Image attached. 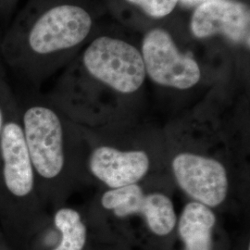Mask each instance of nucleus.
<instances>
[{
	"mask_svg": "<svg viewBox=\"0 0 250 250\" xmlns=\"http://www.w3.org/2000/svg\"><path fill=\"white\" fill-rule=\"evenodd\" d=\"M141 55L146 75L158 85L186 91L201 80L198 63L181 53L170 34L163 29L155 28L145 36Z\"/></svg>",
	"mask_w": 250,
	"mask_h": 250,
	"instance_id": "6e6552de",
	"label": "nucleus"
},
{
	"mask_svg": "<svg viewBox=\"0 0 250 250\" xmlns=\"http://www.w3.org/2000/svg\"><path fill=\"white\" fill-rule=\"evenodd\" d=\"M16 107V94L9 84L7 68L0 58V135L8 117Z\"/></svg>",
	"mask_w": 250,
	"mask_h": 250,
	"instance_id": "f8f14e48",
	"label": "nucleus"
},
{
	"mask_svg": "<svg viewBox=\"0 0 250 250\" xmlns=\"http://www.w3.org/2000/svg\"><path fill=\"white\" fill-rule=\"evenodd\" d=\"M86 250H138L133 249L124 243L116 241L104 236L94 234L92 242Z\"/></svg>",
	"mask_w": 250,
	"mask_h": 250,
	"instance_id": "4468645a",
	"label": "nucleus"
},
{
	"mask_svg": "<svg viewBox=\"0 0 250 250\" xmlns=\"http://www.w3.org/2000/svg\"><path fill=\"white\" fill-rule=\"evenodd\" d=\"M232 244L220 213L188 200L178 214L170 250H232Z\"/></svg>",
	"mask_w": 250,
	"mask_h": 250,
	"instance_id": "1a4fd4ad",
	"label": "nucleus"
},
{
	"mask_svg": "<svg viewBox=\"0 0 250 250\" xmlns=\"http://www.w3.org/2000/svg\"><path fill=\"white\" fill-rule=\"evenodd\" d=\"M232 250H250V240L249 233L243 234L237 241L233 243Z\"/></svg>",
	"mask_w": 250,
	"mask_h": 250,
	"instance_id": "dca6fc26",
	"label": "nucleus"
},
{
	"mask_svg": "<svg viewBox=\"0 0 250 250\" xmlns=\"http://www.w3.org/2000/svg\"><path fill=\"white\" fill-rule=\"evenodd\" d=\"M92 27L89 10L74 0H27L0 39V58L21 80L37 85Z\"/></svg>",
	"mask_w": 250,
	"mask_h": 250,
	"instance_id": "7ed1b4c3",
	"label": "nucleus"
},
{
	"mask_svg": "<svg viewBox=\"0 0 250 250\" xmlns=\"http://www.w3.org/2000/svg\"><path fill=\"white\" fill-rule=\"evenodd\" d=\"M191 31L197 38L222 34L250 46V14L246 5L233 0H208L195 9Z\"/></svg>",
	"mask_w": 250,
	"mask_h": 250,
	"instance_id": "9d476101",
	"label": "nucleus"
},
{
	"mask_svg": "<svg viewBox=\"0 0 250 250\" xmlns=\"http://www.w3.org/2000/svg\"><path fill=\"white\" fill-rule=\"evenodd\" d=\"M146 77L143 58L137 48L117 38L100 36L85 48L78 69L68 72L59 88L95 83L127 97L141 89Z\"/></svg>",
	"mask_w": 250,
	"mask_h": 250,
	"instance_id": "0eeeda50",
	"label": "nucleus"
},
{
	"mask_svg": "<svg viewBox=\"0 0 250 250\" xmlns=\"http://www.w3.org/2000/svg\"><path fill=\"white\" fill-rule=\"evenodd\" d=\"M20 0H0V19H7L14 12Z\"/></svg>",
	"mask_w": 250,
	"mask_h": 250,
	"instance_id": "2eb2a0df",
	"label": "nucleus"
},
{
	"mask_svg": "<svg viewBox=\"0 0 250 250\" xmlns=\"http://www.w3.org/2000/svg\"><path fill=\"white\" fill-rule=\"evenodd\" d=\"M50 223L51 212L37 190L17 105L0 135V230L15 250H30Z\"/></svg>",
	"mask_w": 250,
	"mask_h": 250,
	"instance_id": "423d86ee",
	"label": "nucleus"
},
{
	"mask_svg": "<svg viewBox=\"0 0 250 250\" xmlns=\"http://www.w3.org/2000/svg\"><path fill=\"white\" fill-rule=\"evenodd\" d=\"M181 1H182V2H184V3H186V4L193 5V4H197V3H199V2L203 3V2L208 1V0H181Z\"/></svg>",
	"mask_w": 250,
	"mask_h": 250,
	"instance_id": "a211bd4d",
	"label": "nucleus"
},
{
	"mask_svg": "<svg viewBox=\"0 0 250 250\" xmlns=\"http://www.w3.org/2000/svg\"><path fill=\"white\" fill-rule=\"evenodd\" d=\"M139 7L144 12L153 18L168 16L175 9L179 0H127Z\"/></svg>",
	"mask_w": 250,
	"mask_h": 250,
	"instance_id": "ddd939ff",
	"label": "nucleus"
},
{
	"mask_svg": "<svg viewBox=\"0 0 250 250\" xmlns=\"http://www.w3.org/2000/svg\"><path fill=\"white\" fill-rule=\"evenodd\" d=\"M170 174L123 188H99L83 210L93 233L138 250H170L178 213Z\"/></svg>",
	"mask_w": 250,
	"mask_h": 250,
	"instance_id": "20e7f679",
	"label": "nucleus"
},
{
	"mask_svg": "<svg viewBox=\"0 0 250 250\" xmlns=\"http://www.w3.org/2000/svg\"><path fill=\"white\" fill-rule=\"evenodd\" d=\"M83 129L86 186L114 189L170 174L163 130L127 122Z\"/></svg>",
	"mask_w": 250,
	"mask_h": 250,
	"instance_id": "39448f33",
	"label": "nucleus"
},
{
	"mask_svg": "<svg viewBox=\"0 0 250 250\" xmlns=\"http://www.w3.org/2000/svg\"><path fill=\"white\" fill-rule=\"evenodd\" d=\"M0 250H15V249L9 244L8 239L4 233L0 230Z\"/></svg>",
	"mask_w": 250,
	"mask_h": 250,
	"instance_id": "f3484780",
	"label": "nucleus"
},
{
	"mask_svg": "<svg viewBox=\"0 0 250 250\" xmlns=\"http://www.w3.org/2000/svg\"><path fill=\"white\" fill-rule=\"evenodd\" d=\"M168 167L179 192L220 214L249 201L250 133L235 124L192 117L164 130Z\"/></svg>",
	"mask_w": 250,
	"mask_h": 250,
	"instance_id": "f257e3e1",
	"label": "nucleus"
},
{
	"mask_svg": "<svg viewBox=\"0 0 250 250\" xmlns=\"http://www.w3.org/2000/svg\"><path fill=\"white\" fill-rule=\"evenodd\" d=\"M93 236L83 208L62 206L51 212V223L31 250H86Z\"/></svg>",
	"mask_w": 250,
	"mask_h": 250,
	"instance_id": "9b49d317",
	"label": "nucleus"
},
{
	"mask_svg": "<svg viewBox=\"0 0 250 250\" xmlns=\"http://www.w3.org/2000/svg\"><path fill=\"white\" fill-rule=\"evenodd\" d=\"M19 116L40 198L49 212L86 186L84 129L52 100L31 91L16 95Z\"/></svg>",
	"mask_w": 250,
	"mask_h": 250,
	"instance_id": "f03ea898",
	"label": "nucleus"
}]
</instances>
